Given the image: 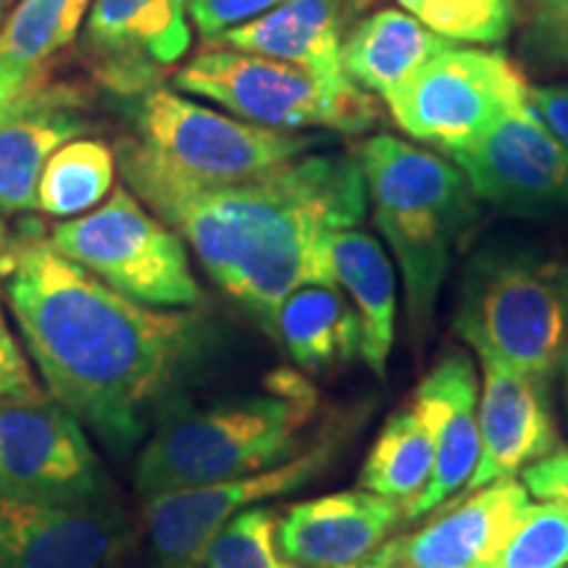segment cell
Returning <instances> with one entry per match:
<instances>
[{
	"instance_id": "30bf717a",
	"label": "cell",
	"mask_w": 568,
	"mask_h": 568,
	"mask_svg": "<svg viewBox=\"0 0 568 568\" xmlns=\"http://www.w3.org/2000/svg\"><path fill=\"white\" fill-rule=\"evenodd\" d=\"M109 497L101 456L61 403L45 393L0 400V500L90 508Z\"/></svg>"
},
{
	"instance_id": "74e56055",
	"label": "cell",
	"mask_w": 568,
	"mask_h": 568,
	"mask_svg": "<svg viewBox=\"0 0 568 568\" xmlns=\"http://www.w3.org/2000/svg\"><path fill=\"white\" fill-rule=\"evenodd\" d=\"M564 385H566V400H568V351H566V355H564Z\"/></svg>"
},
{
	"instance_id": "2e32d148",
	"label": "cell",
	"mask_w": 568,
	"mask_h": 568,
	"mask_svg": "<svg viewBox=\"0 0 568 568\" xmlns=\"http://www.w3.org/2000/svg\"><path fill=\"white\" fill-rule=\"evenodd\" d=\"M485 387L479 395V460L460 495L503 479H516L558 447L550 379L514 366L481 361Z\"/></svg>"
},
{
	"instance_id": "d6a6232c",
	"label": "cell",
	"mask_w": 568,
	"mask_h": 568,
	"mask_svg": "<svg viewBox=\"0 0 568 568\" xmlns=\"http://www.w3.org/2000/svg\"><path fill=\"white\" fill-rule=\"evenodd\" d=\"M529 51L548 67L568 69V17H535L527 32Z\"/></svg>"
},
{
	"instance_id": "ba28073f",
	"label": "cell",
	"mask_w": 568,
	"mask_h": 568,
	"mask_svg": "<svg viewBox=\"0 0 568 568\" xmlns=\"http://www.w3.org/2000/svg\"><path fill=\"white\" fill-rule=\"evenodd\" d=\"M132 98L134 140L172 172L201 184L247 180L324 142L314 134L268 130L226 116L176 90L148 88Z\"/></svg>"
},
{
	"instance_id": "d590c367",
	"label": "cell",
	"mask_w": 568,
	"mask_h": 568,
	"mask_svg": "<svg viewBox=\"0 0 568 568\" xmlns=\"http://www.w3.org/2000/svg\"><path fill=\"white\" fill-rule=\"evenodd\" d=\"M535 17H545V19L568 17V0H535Z\"/></svg>"
},
{
	"instance_id": "7402d4cb",
	"label": "cell",
	"mask_w": 568,
	"mask_h": 568,
	"mask_svg": "<svg viewBox=\"0 0 568 568\" xmlns=\"http://www.w3.org/2000/svg\"><path fill=\"white\" fill-rule=\"evenodd\" d=\"M272 337L305 374H324L361 355V322L339 287L308 284L276 311Z\"/></svg>"
},
{
	"instance_id": "4fadbf2b",
	"label": "cell",
	"mask_w": 568,
	"mask_h": 568,
	"mask_svg": "<svg viewBox=\"0 0 568 568\" xmlns=\"http://www.w3.org/2000/svg\"><path fill=\"white\" fill-rule=\"evenodd\" d=\"M529 503L524 481H495L447 500L422 529L389 537L368 560L374 568H495Z\"/></svg>"
},
{
	"instance_id": "9c48e42d",
	"label": "cell",
	"mask_w": 568,
	"mask_h": 568,
	"mask_svg": "<svg viewBox=\"0 0 568 568\" xmlns=\"http://www.w3.org/2000/svg\"><path fill=\"white\" fill-rule=\"evenodd\" d=\"M529 88L508 55L450 45L395 84L385 103L403 132L450 155L508 113L529 109Z\"/></svg>"
},
{
	"instance_id": "277c9868",
	"label": "cell",
	"mask_w": 568,
	"mask_h": 568,
	"mask_svg": "<svg viewBox=\"0 0 568 568\" xmlns=\"http://www.w3.org/2000/svg\"><path fill=\"white\" fill-rule=\"evenodd\" d=\"M353 155L376 226L403 274L410 332L424 343L453 255L477 224L479 197L456 163L393 134H374Z\"/></svg>"
},
{
	"instance_id": "5b68a950",
	"label": "cell",
	"mask_w": 568,
	"mask_h": 568,
	"mask_svg": "<svg viewBox=\"0 0 568 568\" xmlns=\"http://www.w3.org/2000/svg\"><path fill=\"white\" fill-rule=\"evenodd\" d=\"M453 329L481 361L552 379L568 351V258L489 245L468 261Z\"/></svg>"
},
{
	"instance_id": "5bb4252c",
	"label": "cell",
	"mask_w": 568,
	"mask_h": 568,
	"mask_svg": "<svg viewBox=\"0 0 568 568\" xmlns=\"http://www.w3.org/2000/svg\"><path fill=\"white\" fill-rule=\"evenodd\" d=\"M84 40L101 80L132 98L187 55L190 0H92Z\"/></svg>"
},
{
	"instance_id": "e0dca14e",
	"label": "cell",
	"mask_w": 568,
	"mask_h": 568,
	"mask_svg": "<svg viewBox=\"0 0 568 568\" xmlns=\"http://www.w3.org/2000/svg\"><path fill=\"white\" fill-rule=\"evenodd\" d=\"M406 521L403 503L355 487L280 510L276 539L297 568H339L366 560Z\"/></svg>"
},
{
	"instance_id": "ac0fdd59",
	"label": "cell",
	"mask_w": 568,
	"mask_h": 568,
	"mask_svg": "<svg viewBox=\"0 0 568 568\" xmlns=\"http://www.w3.org/2000/svg\"><path fill=\"white\" fill-rule=\"evenodd\" d=\"M429 426L435 443V468L429 485L414 506L408 521L422 518L464 493L479 460V376L464 351H447L410 395Z\"/></svg>"
},
{
	"instance_id": "484cf974",
	"label": "cell",
	"mask_w": 568,
	"mask_h": 568,
	"mask_svg": "<svg viewBox=\"0 0 568 568\" xmlns=\"http://www.w3.org/2000/svg\"><path fill=\"white\" fill-rule=\"evenodd\" d=\"M92 0H19L0 27V63L42 74L55 53L71 45Z\"/></svg>"
},
{
	"instance_id": "8fae6325",
	"label": "cell",
	"mask_w": 568,
	"mask_h": 568,
	"mask_svg": "<svg viewBox=\"0 0 568 568\" xmlns=\"http://www.w3.org/2000/svg\"><path fill=\"white\" fill-rule=\"evenodd\" d=\"M345 435L329 429L295 458L266 471L216 485L145 497V524L161 568H203L211 539L240 510L297 493L335 464Z\"/></svg>"
},
{
	"instance_id": "8d00e7d4",
	"label": "cell",
	"mask_w": 568,
	"mask_h": 568,
	"mask_svg": "<svg viewBox=\"0 0 568 568\" xmlns=\"http://www.w3.org/2000/svg\"><path fill=\"white\" fill-rule=\"evenodd\" d=\"M9 243H11V237H9V226H6L3 211H0V253H3L6 247H9Z\"/></svg>"
},
{
	"instance_id": "603a6c76",
	"label": "cell",
	"mask_w": 568,
	"mask_h": 568,
	"mask_svg": "<svg viewBox=\"0 0 568 568\" xmlns=\"http://www.w3.org/2000/svg\"><path fill=\"white\" fill-rule=\"evenodd\" d=\"M456 42L429 32L408 11L382 9L343 42V69L361 90L385 98L410 71Z\"/></svg>"
},
{
	"instance_id": "8992f818",
	"label": "cell",
	"mask_w": 568,
	"mask_h": 568,
	"mask_svg": "<svg viewBox=\"0 0 568 568\" xmlns=\"http://www.w3.org/2000/svg\"><path fill=\"white\" fill-rule=\"evenodd\" d=\"M174 90L205 98L243 122L268 130L361 134L379 122L372 92L351 77L326 80L293 63L209 45L174 74Z\"/></svg>"
},
{
	"instance_id": "7a4b0ae2",
	"label": "cell",
	"mask_w": 568,
	"mask_h": 568,
	"mask_svg": "<svg viewBox=\"0 0 568 568\" xmlns=\"http://www.w3.org/2000/svg\"><path fill=\"white\" fill-rule=\"evenodd\" d=\"M122 180L193 247L205 274L272 335L280 305L308 284L337 287L335 232L368 209L353 153H305L226 184L184 180L134 138L116 145Z\"/></svg>"
},
{
	"instance_id": "e575fe53",
	"label": "cell",
	"mask_w": 568,
	"mask_h": 568,
	"mask_svg": "<svg viewBox=\"0 0 568 568\" xmlns=\"http://www.w3.org/2000/svg\"><path fill=\"white\" fill-rule=\"evenodd\" d=\"M34 77L40 74H24V71H17L6 67V63H0V119H3V113L11 109V103L17 101Z\"/></svg>"
},
{
	"instance_id": "4316f807",
	"label": "cell",
	"mask_w": 568,
	"mask_h": 568,
	"mask_svg": "<svg viewBox=\"0 0 568 568\" xmlns=\"http://www.w3.org/2000/svg\"><path fill=\"white\" fill-rule=\"evenodd\" d=\"M429 32L450 42L495 45L516 27V0H397Z\"/></svg>"
},
{
	"instance_id": "d6986e66",
	"label": "cell",
	"mask_w": 568,
	"mask_h": 568,
	"mask_svg": "<svg viewBox=\"0 0 568 568\" xmlns=\"http://www.w3.org/2000/svg\"><path fill=\"white\" fill-rule=\"evenodd\" d=\"M84 95L67 82L34 77L0 119V211L38 209V184L51 155L88 132Z\"/></svg>"
},
{
	"instance_id": "ffe728a7",
	"label": "cell",
	"mask_w": 568,
	"mask_h": 568,
	"mask_svg": "<svg viewBox=\"0 0 568 568\" xmlns=\"http://www.w3.org/2000/svg\"><path fill=\"white\" fill-rule=\"evenodd\" d=\"M343 0H282L264 17L219 34L209 45L293 63L326 80H345Z\"/></svg>"
},
{
	"instance_id": "6da1fadb",
	"label": "cell",
	"mask_w": 568,
	"mask_h": 568,
	"mask_svg": "<svg viewBox=\"0 0 568 568\" xmlns=\"http://www.w3.org/2000/svg\"><path fill=\"white\" fill-rule=\"evenodd\" d=\"M21 226L0 253V282L48 395L113 453L145 437L187 374L209 355L213 329L190 308H153L109 287Z\"/></svg>"
},
{
	"instance_id": "52a82bcc",
	"label": "cell",
	"mask_w": 568,
	"mask_h": 568,
	"mask_svg": "<svg viewBox=\"0 0 568 568\" xmlns=\"http://www.w3.org/2000/svg\"><path fill=\"white\" fill-rule=\"evenodd\" d=\"M48 243L138 303L195 308L205 301L184 240L153 211L142 209L124 184L95 211L55 224Z\"/></svg>"
},
{
	"instance_id": "f546056e",
	"label": "cell",
	"mask_w": 568,
	"mask_h": 568,
	"mask_svg": "<svg viewBox=\"0 0 568 568\" xmlns=\"http://www.w3.org/2000/svg\"><path fill=\"white\" fill-rule=\"evenodd\" d=\"M282 0H190V19L205 42L219 34L243 27L247 21L264 17L280 6Z\"/></svg>"
},
{
	"instance_id": "1f68e13d",
	"label": "cell",
	"mask_w": 568,
	"mask_h": 568,
	"mask_svg": "<svg viewBox=\"0 0 568 568\" xmlns=\"http://www.w3.org/2000/svg\"><path fill=\"white\" fill-rule=\"evenodd\" d=\"M524 485L537 500L560 503L568 508V450H556L524 471Z\"/></svg>"
},
{
	"instance_id": "d4e9b609",
	"label": "cell",
	"mask_w": 568,
	"mask_h": 568,
	"mask_svg": "<svg viewBox=\"0 0 568 568\" xmlns=\"http://www.w3.org/2000/svg\"><path fill=\"white\" fill-rule=\"evenodd\" d=\"M116 151L103 140L77 138L51 155L38 184V209L55 219H77L98 209L116 180Z\"/></svg>"
},
{
	"instance_id": "83f0119b",
	"label": "cell",
	"mask_w": 568,
	"mask_h": 568,
	"mask_svg": "<svg viewBox=\"0 0 568 568\" xmlns=\"http://www.w3.org/2000/svg\"><path fill=\"white\" fill-rule=\"evenodd\" d=\"M276 527L280 510L266 503L240 510L211 539L203 568H297L280 550Z\"/></svg>"
},
{
	"instance_id": "4dcf8cb0",
	"label": "cell",
	"mask_w": 568,
	"mask_h": 568,
	"mask_svg": "<svg viewBox=\"0 0 568 568\" xmlns=\"http://www.w3.org/2000/svg\"><path fill=\"white\" fill-rule=\"evenodd\" d=\"M32 393H40V387L0 305V400Z\"/></svg>"
},
{
	"instance_id": "9a60e30c",
	"label": "cell",
	"mask_w": 568,
	"mask_h": 568,
	"mask_svg": "<svg viewBox=\"0 0 568 568\" xmlns=\"http://www.w3.org/2000/svg\"><path fill=\"white\" fill-rule=\"evenodd\" d=\"M132 545V521L113 503L90 508L0 500V568H105Z\"/></svg>"
},
{
	"instance_id": "836d02e7",
	"label": "cell",
	"mask_w": 568,
	"mask_h": 568,
	"mask_svg": "<svg viewBox=\"0 0 568 568\" xmlns=\"http://www.w3.org/2000/svg\"><path fill=\"white\" fill-rule=\"evenodd\" d=\"M529 111L560 145L568 148V84L529 88Z\"/></svg>"
},
{
	"instance_id": "7c38bea8",
	"label": "cell",
	"mask_w": 568,
	"mask_h": 568,
	"mask_svg": "<svg viewBox=\"0 0 568 568\" xmlns=\"http://www.w3.org/2000/svg\"><path fill=\"white\" fill-rule=\"evenodd\" d=\"M479 201L514 216L568 211V148L529 109L508 113L450 153Z\"/></svg>"
},
{
	"instance_id": "44dd1931",
	"label": "cell",
	"mask_w": 568,
	"mask_h": 568,
	"mask_svg": "<svg viewBox=\"0 0 568 568\" xmlns=\"http://www.w3.org/2000/svg\"><path fill=\"white\" fill-rule=\"evenodd\" d=\"M332 268L337 287L353 303L361 322V358L385 379L395 343L397 276L387 247L368 232L343 230L332 237Z\"/></svg>"
},
{
	"instance_id": "60d3db41",
	"label": "cell",
	"mask_w": 568,
	"mask_h": 568,
	"mask_svg": "<svg viewBox=\"0 0 568 568\" xmlns=\"http://www.w3.org/2000/svg\"><path fill=\"white\" fill-rule=\"evenodd\" d=\"M3 17H6V13H0V27H3Z\"/></svg>"
},
{
	"instance_id": "cb8c5ba5",
	"label": "cell",
	"mask_w": 568,
	"mask_h": 568,
	"mask_svg": "<svg viewBox=\"0 0 568 568\" xmlns=\"http://www.w3.org/2000/svg\"><path fill=\"white\" fill-rule=\"evenodd\" d=\"M435 468V443L422 414L410 406L397 408L382 426L361 466L358 487L403 503L406 510L418 500Z\"/></svg>"
},
{
	"instance_id": "3957f363",
	"label": "cell",
	"mask_w": 568,
	"mask_h": 568,
	"mask_svg": "<svg viewBox=\"0 0 568 568\" xmlns=\"http://www.w3.org/2000/svg\"><path fill=\"white\" fill-rule=\"evenodd\" d=\"M316 410V387L290 368L268 374L264 393L205 406L169 397L134 466V487L142 497H153L280 466L308 447Z\"/></svg>"
},
{
	"instance_id": "ab89813d",
	"label": "cell",
	"mask_w": 568,
	"mask_h": 568,
	"mask_svg": "<svg viewBox=\"0 0 568 568\" xmlns=\"http://www.w3.org/2000/svg\"><path fill=\"white\" fill-rule=\"evenodd\" d=\"M13 3V0H0V13H6V9Z\"/></svg>"
},
{
	"instance_id": "f35d334b",
	"label": "cell",
	"mask_w": 568,
	"mask_h": 568,
	"mask_svg": "<svg viewBox=\"0 0 568 568\" xmlns=\"http://www.w3.org/2000/svg\"><path fill=\"white\" fill-rule=\"evenodd\" d=\"M339 568H374V564H372V560H361V564H355V566H339Z\"/></svg>"
},
{
	"instance_id": "f1b7e54d",
	"label": "cell",
	"mask_w": 568,
	"mask_h": 568,
	"mask_svg": "<svg viewBox=\"0 0 568 568\" xmlns=\"http://www.w3.org/2000/svg\"><path fill=\"white\" fill-rule=\"evenodd\" d=\"M495 568H568V508L560 503H529Z\"/></svg>"
}]
</instances>
